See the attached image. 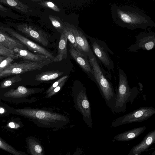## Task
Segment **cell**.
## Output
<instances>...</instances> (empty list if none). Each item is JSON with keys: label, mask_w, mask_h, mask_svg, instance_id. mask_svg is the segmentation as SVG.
<instances>
[{"label": "cell", "mask_w": 155, "mask_h": 155, "mask_svg": "<svg viewBox=\"0 0 155 155\" xmlns=\"http://www.w3.org/2000/svg\"><path fill=\"white\" fill-rule=\"evenodd\" d=\"M76 101L85 122L88 126L91 128L92 122L90 105L84 90H82L78 94Z\"/></svg>", "instance_id": "11"}, {"label": "cell", "mask_w": 155, "mask_h": 155, "mask_svg": "<svg viewBox=\"0 0 155 155\" xmlns=\"http://www.w3.org/2000/svg\"><path fill=\"white\" fill-rule=\"evenodd\" d=\"M40 5L48 8L57 12H60L61 9L55 4L52 2L42 0L39 2Z\"/></svg>", "instance_id": "24"}, {"label": "cell", "mask_w": 155, "mask_h": 155, "mask_svg": "<svg viewBox=\"0 0 155 155\" xmlns=\"http://www.w3.org/2000/svg\"><path fill=\"white\" fill-rule=\"evenodd\" d=\"M112 18L117 25L133 30L155 26L150 17L137 8L129 6L110 5Z\"/></svg>", "instance_id": "1"}, {"label": "cell", "mask_w": 155, "mask_h": 155, "mask_svg": "<svg viewBox=\"0 0 155 155\" xmlns=\"http://www.w3.org/2000/svg\"><path fill=\"white\" fill-rule=\"evenodd\" d=\"M67 77L68 76H64L62 77L59 79H58L54 83L52 84V85L51 86L47 91L46 93L47 94H48V93H49L55 87L58 86L61 82H62L64 80L66 79Z\"/></svg>", "instance_id": "25"}, {"label": "cell", "mask_w": 155, "mask_h": 155, "mask_svg": "<svg viewBox=\"0 0 155 155\" xmlns=\"http://www.w3.org/2000/svg\"><path fill=\"white\" fill-rule=\"evenodd\" d=\"M0 55L11 57L14 58H17L13 51L7 48L1 44H0Z\"/></svg>", "instance_id": "23"}, {"label": "cell", "mask_w": 155, "mask_h": 155, "mask_svg": "<svg viewBox=\"0 0 155 155\" xmlns=\"http://www.w3.org/2000/svg\"><path fill=\"white\" fill-rule=\"evenodd\" d=\"M117 69L119 83L117 91L116 93L114 113L125 112L127 104L130 102L132 104L138 93L136 87L132 88L130 87L127 75L123 70L119 66H118Z\"/></svg>", "instance_id": "3"}, {"label": "cell", "mask_w": 155, "mask_h": 155, "mask_svg": "<svg viewBox=\"0 0 155 155\" xmlns=\"http://www.w3.org/2000/svg\"><path fill=\"white\" fill-rule=\"evenodd\" d=\"M0 10L4 12H6L7 10V9L0 4Z\"/></svg>", "instance_id": "30"}, {"label": "cell", "mask_w": 155, "mask_h": 155, "mask_svg": "<svg viewBox=\"0 0 155 155\" xmlns=\"http://www.w3.org/2000/svg\"><path fill=\"white\" fill-rule=\"evenodd\" d=\"M14 58L11 57H7L0 64V68H2L8 65L14 60Z\"/></svg>", "instance_id": "27"}, {"label": "cell", "mask_w": 155, "mask_h": 155, "mask_svg": "<svg viewBox=\"0 0 155 155\" xmlns=\"http://www.w3.org/2000/svg\"><path fill=\"white\" fill-rule=\"evenodd\" d=\"M42 0H31V1L32 2H41V1H42Z\"/></svg>", "instance_id": "35"}, {"label": "cell", "mask_w": 155, "mask_h": 155, "mask_svg": "<svg viewBox=\"0 0 155 155\" xmlns=\"http://www.w3.org/2000/svg\"><path fill=\"white\" fill-rule=\"evenodd\" d=\"M64 72L51 71L43 73L39 75L37 80L39 81H46L54 79L62 75Z\"/></svg>", "instance_id": "19"}, {"label": "cell", "mask_w": 155, "mask_h": 155, "mask_svg": "<svg viewBox=\"0 0 155 155\" xmlns=\"http://www.w3.org/2000/svg\"><path fill=\"white\" fill-rule=\"evenodd\" d=\"M0 29L6 33H7L12 36L20 41L25 45L29 50L37 53L38 54L47 56L53 61H54L55 57L52 54L41 46L29 40L12 29L1 26Z\"/></svg>", "instance_id": "6"}, {"label": "cell", "mask_w": 155, "mask_h": 155, "mask_svg": "<svg viewBox=\"0 0 155 155\" xmlns=\"http://www.w3.org/2000/svg\"><path fill=\"white\" fill-rule=\"evenodd\" d=\"M135 43L128 48L129 52H135L141 49L149 51L153 49L155 46V33L149 31L141 32L136 36Z\"/></svg>", "instance_id": "7"}, {"label": "cell", "mask_w": 155, "mask_h": 155, "mask_svg": "<svg viewBox=\"0 0 155 155\" xmlns=\"http://www.w3.org/2000/svg\"><path fill=\"white\" fill-rule=\"evenodd\" d=\"M155 114L154 107L151 106L141 107L114 120L110 127H115L126 124L143 121L150 118Z\"/></svg>", "instance_id": "4"}, {"label": "cell", "mask_w": 155, "mask_h": 155, "mask_svg": "<svg viewBox=\"0 0 155 155\" xmlns=\"http://www.w3.org/2000/svg\"><path fill=\"white\" fill-rule=\"evenodd\" d=\"M64 28L63 32L66 35L68 39L75 48H77V44L74 35L69 27L68 25Z\"/></svg>", "instance_id": "22"}, {"label": "cell", "mask_w": 155, "mask_h": 155, "mask_svg": "<svg viewBox=\"0 0 155 155\" xmlns=\"http://www.w3.org/2000/svg\"><path fill=\"white\" fill-rule=\"evenodd\" d=\"M0 2L15 8L24 12L28 11V7L18 0H0Z\"/></svg>", "instance_id": "18"}, {"label": "cell", "mask_w": 155, "mask_h": 155, "mask_svg": "<svg viewBox=\"0 0 155 155\" xmlns=\"http://www.w3.org/2000/svg\"><path fill=\"white\" fill-rule=\"evenodd\" d=\"M48 18L53 27L61 34L62 33L67 24L62 21L58 17L50 15Z\"/></svg>", "instance_id": "20"}, {"label": "cell", "mask_w": 155, "mask_h": 155, "mask_svg": "<svg viewBox=\"0 0 155 155\" xmlns=\"http://www.w3.org/2000/svg\"><path fill=\"white\" fill-rule=\"evenodd\" d=\"M12 84V82L10 81H7L5 82L4 84L5 86H10Z\"/></svg>", "instance_id": "31"}, {"label": "cell", "mask_w": 155, "mask_h": 155, "mask_svg": "<svg viewBox=\"0 0 155 155\" xmlns=\"http://www.w3.org/2000/svg\"><path fill=\"white\" fill-rule=\"evenodd\" d=\"M18 90L20 93L22 94H25L27 92V89L25 87L21 86L18 87Z\"/></svg>", "instance_id": "29"}, {"label": "cell", "mask_w": 155, "mask_h": 155, "mask_svg": "<svg viewBox=\"0 0 155 155\" xmlns=\"http://www.w3.org/2000/svg\"><path fill=\"white\" fill-rule=\"evenodd\" d=\"M4 112V109L2 108H0V113H3Z\"/></svg>", "instance_id": "34"}, {"label": "cell", "mask_w": 155, "mask_h": 155, "mask_svg": "<svg viewBox=\"0 0 155 155\" xmlns=\"http://www.w3.org/2000/svg\"><path fill=\"white\" fill-rule=\"evenodd\" d=\"M93 74L101 94L106 104L113 114L116 100V93L112 84L107 78L105 72L94 55L88 58Z\"/></svg>", "instance_id": "2"}, {"label": "cell", "mask_w": 155, "mask_h": 155, "mask_svg": "<svg viewBox=\"0 0 155 155\" xmlns=\"http://www.w3.org/2000/svg\"><path fill=\"white\" fill-rule=\"evenodd\" d=\"M0 44L12 51L16 48L25 50L27 48L20 41L10 37L6 33L0 29Z\"/></svg>", "instance_id": "13"}, {"label": "cell", "mask_w": 155, "mask_h": 155, "mask_svg": "<svg viewBox=\"0 0 155 155\" xmlns=\"http://www.w3.org/2000/svg\"><path fill=\"white\" fill-rule=\"evenodd\" d=\"M65 81L66 79L62 81L58 86L55 87L51 92L48 93L47 95V97L48 98L50 97L58 92L60 90L61 88L64 85Z\"/></svg>", "instance_id": "26"}, {"label": "cell", "mask_w": 155, "mask_h": 155, "mask_svg": "<svg viewBox=\"0 0 155 155\" xmlns=\"http://www.w3.org/2000/svg\"><path fill=\"white\" fill-rule=\"evenodd\" d=\"M7 57L0 55V64Z\"/></svg>", "instance_id": "32"}, {"label": "cell", "mask_w": 155, "mask_h": 155, "mask_svg": "<svg viewBox=\"0 0 155 155\" xmlns=\"http://www.w3.org/2000/svg\"><path fill=\"white\" fill-rule=\"evenodd\" d=\"M13 51L17 58L20 57L32 61H42L50 59L47 56L35 54L25 49L16 48Z\"/></svg>", "instance_id": "15"}, {"label": "cell", "mask_w": 155, "mask_h": 155, "mask_svg": "<svg viewBox=\"0 0 155 155\" xmlns=\"http://www.w3.org/2000/svg\"><path fill=\"white\" fill-rule=\"evenodd\" d=\"M82 152V150L80 148H79L76 150L73 155H81ZM66 155H71L70 153L68 152Z\"/></svg>", "instance_id": "28"}, {"label": "cell", "mask_w": 155, "mask_h": 155, "mask_svg": "<svg viewBox=\"0 0 155 155\" xmlns=\"http://www.w3.org/2000/svg\"><path fill=\"white\" fill-rule=\"evenodd\" d=\"M146 129L145 126L135 128L116 135L114 139L116 141L126 142L132 140L139 136Z\"/></svg>", "instance_id": "14"}, {"label": "cell", "mask_w": 155, "mask_h": 155, "mask_svg": "<svg viewBox=\"0 0 155 155\" xmlns=\"http://www.w3.org/2000/svg\"><path fill=\"white\" fill-rule=\"evenodd\" d=\"M155 142V129L147 133L142 140L131 149L128 155H140L147 150Z\"/></svg>", "instance_id": "12"}, {"label": "cell", "mask_w": 155, "mask_h": 155, "mask_svg": "<svg viewBox=\"0 0 155 155\" xmlns=\"http://www.w3.org/2000/svg\"><path fill=\"white\" fill-rule=\"evenodd\" d=\"M69 27L74 37L77 48L88 58H92L94 55L85 35L74 26L71 25Z\"/></svg>", "instance_id": "9"}, {"label": "cell", "mask_w": 155, "mask_h": 155, "mask_svg": "<svg viewBox=\"0 0 155 155\" xmlns=\"http://www.w3.org/2000/svg\"><path fill=\"white\" fill-rule=\"evenodd\" d=\"M153 155H155V152H153Z\"/></svg>", "instance_id": "36"}, {"label": "cell", "mask_w": 155, "mask_h": 155, "mask_svg": "<svg viewBox=\"0 0 155 155\" xmlns=\"http://www.w3.org/2000/svg\"><path fill=\"white\" fill-rule=\"evenodd\" d=\"M18 30L33 40L44 46L48 44V38L47 34L43 30L25 24L18 25Z\"/></svg>", "instance_id": "8"}, {"label": "cell", "mask_w": 155, "mask_h": 155, "mask_svg": "<svg viewBox=\"0 0 155 155\" xmlns=\"http://www.w3.org/2000/svg\"><path fill=\"white\" fill-rule=\"evenodd\" d=\"M88 37L91 43L92 52L98 61L108 70L113 71L114 63L109 54L113 55V52L104 41L89 36Z\"/></svg>", "instance_id": "5"}, {"label": "cell", "mask_w": 155, "mask_h": 155, "mask_svg": "<svg viewBox=\"0 0 155 155\" xmlns=\"http://www.w3.org/2000/svg\"><path fill=\"white\" fill-rule=\"evenodd\" d=\"M68 38L63 32L61 35L58 49V54L55 57L54 62L60 61L66 59L67 56V45Z\"/></svg>", "instance_id": "17"}, {"label": "cell", "mask_w": 155, "mask_h": 155, "mask_svg": "<svg viewBox=\"0 0 155 155\" xmlns=\"http://www.w3.org/2000/svg\"><path fill=\"white\" fill-rule=\"evenodd\" d=\"M10 127L11 128H13L15 127V125L14 124L13 122H11L9 124Z\"/></svg>", "instance_id": "33"}, {"label": "cell", "mask_w": 155, "mask_h": 155, "mask_svg": "<svg viewBox=\"0 0 155 155\" xmlns=\"http://www.w3.org/2000/svg\"><path fill=\"white\" fill-rule=\"evenodd\" d=\"M69 45L70 47L69 51L71 56L83 70L87 74L91 79L95 83L92 68L88 58L83 54L71 44L70 43Z\"/></svg>", "instance_id": "10"}, {"label": "cell", "mask_w": 155, "mask_h": 155, "mask_svg": "<svg viewBox=\"0 0 155 155\" xmlns=\"http://www.w3.org/2000/svg\"><path fill=\"white\" fill-rule=\"evenodd\" d=\"M0 148L13 155H27L24 152L18 151L0 137Z\"/></svg>", "instance_id": "21"}, {"label": "cell", "mask_w": 155, "mask_h": 155, "mask_svg": "<svg viewBox=\"0 0 155 155\" xmlns=\"http://www.w3.org/2000/svg\"><path fill=\"white\" fill-rule=\"evenodd\" d=\"M27 148L31 155H45L44 147L40 141L33 137H29L26 139Z\"/></svg>", "instance_id": "16"}]
</instances>
